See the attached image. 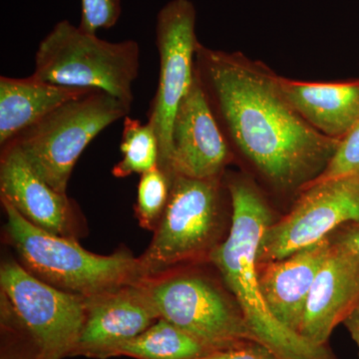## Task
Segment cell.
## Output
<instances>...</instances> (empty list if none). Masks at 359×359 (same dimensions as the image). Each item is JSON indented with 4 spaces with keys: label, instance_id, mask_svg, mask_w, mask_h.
<instances>
[{
    "label": "cell",
    "instance_id": "4fadbf2b",
    "mask_svg": "<svg viewBox=\"0 0 359 359\" xmlns=\"http://www.w3.org/2000/svg\"><path fill=\"white\" fill-rule=\"evenodd\" d=\"M0 194L1 200L34 226L74 238L76 209L72 201L40 178L20 151L11 145L1 147Z\"/></svg>",
    "mask_w": 359,
    "mask_h": 359
},
{
    "label": "cell",
    "instance_id": "44dd1931",
    "mask_svg": "<svg viewBox=\"0 0 359 359\" xmlns=\"http://www.w3.org/2000/svg\"><path fill=\"white\" fill-rule=\"evenodd\" d=\"M346 176L359 177V124L340 141L327 169L313 183Z\"/></svg>",
    "mask_w": 359,
    "mask_h": 359
},
{
    "label": "cell",
    "instance_id": "d4e9b609",
    "mask_svg": "<svg viewBox=\"0 0 359 359\" xmlns=\"http://www.w3.org/2000/svg\"><path fill=\"white\" fill-rule=\"evenodd\" d=\"M332 242L359 257V223L344 224Z\"/></svg>",
    "mask_w": 359,
    "mask_h": 359
},
{
    "label": "cell",
    "instance_id": "603a6c76",
    "mask_svg": "<svg viewBox=\"0 0 359 359\" xmlns=\"http://www.w3.org/2000/svg\"><path fill=\"white\" fill-rule=\"evenodd\" d=\"M201 359H278L261 344H247L226 351H215Z\"/></svg>",
    "mask_w": 359,
    "mask_h": 359
},
{
    "label": "cell",
    "instance_id": "9c48e42d",
    "mask_svg": "<svg viewBox=\"0 0 359 359\" xmlns=\"http://www.w3.org/2000/svg\"><path fill=\"white\" fill-rule=\"evenodd\" d=\"M197 13L190 0H171L156 20V45L159 52V82L147 117L157 134L159 166L171 173L172 129L177 110L195 80Z\"/></svg>",
    "mask_w": 359,
    "mask_h": 359
},
{
    "label": "cell",
    "instance_id": "8fae6325",
    "mask_svg": "<svg viewBox=\"0 0 359 359\" xmlns=\"http://www.w3.org/2000/svg\"><path fill=\"white\" fill-rule=\"evenodd\" d=\"M140 282L86 297L84 325L72 356L115 358L123 344L159 320Z\"/></svg>",
    "mask_w": 359,
    "mask_h": 359
},
{
    "label": "cell",
    "instance_id": "52a82bcc",
    "mask_svg": "<svg viewBox=\"0 0 359 359\" xmlns=\"http://www.w3.org/2000/svg\"><path fill=\"white\" fill-rule=\"evenodd\" d=\"M140 283L160 318L192 335L212 353L257 344L238 304L204 276L168 271Z\"/></svg>",
    "mask_w": 359,
    "mask_h": 359
},
{
    "label": "cell",
    "instance_id": "5bb4252c",
    "mask_svg": "<svg viewBox=\"0 0 359 359\" xmlns=\"http://www.w3.org/2000/svg\"><path fill=\"white\" fill-rule=\"evenodd\" d=\"M359 306V257L332 244L316 276L299 334L309 344L325 346L340 323Z\"/></svg>",
    "mask_w": 359,
    "mask_h": 359
},
{
    "label": "cell",
    "instance_id": "5b68a950",
    "mask_svg": "<svg viewBox=\"0 0 359 359\" xmlns=\"http://www.w3.org/2000/svg\"><path fill=\"white\" fill-rule=\"evenodd\" d=\"M1 327L23 340L40 359L72 356L83 327L86 297L52 287L15 259L0 269Z\"/></svg>",
    "mask_w": 359,
    "mask_h": 359
},
{
    "label": "cell",
    "instance_id": "cb8c5ba5",
    "mask_svg": "<svg viewBox=\"0 0 359 359\" xmlns=\"http://www.w3.org/2000/svg\"><path fill=\"white\" fill-rule=\"evenodd\" d=\"M0 359H40L29 346L11 332L2 330Z\"/></svg>",
    "mask_w": 359,
    "mask_h": 359
},
{
    "label": "cell",
    "instance_id": "277c9868",
    "mask_svg": "<svg viewBox=\"0 0 359 359\" xmlns=\"http://www.w3.org/2000/svg\"><path fill=\"white\" fill-rule=\"evenodd\" d=\"M140 54L135 40L106 41L62 20L40 42L32 75L60 86L102 90L132 107Z\"/></svg>",
    "mask_w": 359,
    "mask_h": 359
},
{
    "label": "cell",
    "instance_id": "ba28073f",
    "mask_svg": "<svg viewBox=\"0 0 359 359\" xmlns=\"http://www.w3.org/2000/svg\"><path fill=\"white\" fill-rule=\"evenodd\" d=\"M222 178L199 180L173 175L169 201L148 249L139 259L144 278L168 273L208 252L221 212Z\"/></svg>",
    "mask_w": 359,
    "mask_h": 359
},
{
    "label": "cell",
    "instance_id": "e0dca14e",
    "mask_svg": "<svg viewBox=\"0 0 359 359\" xmlns=\"http://www.w3.org/2000/svg\"><path fill=\"white\" fill-rule=\"evenodd\" d=\"M93 89L72 88L26 78L0 77V146L72 99Z\"/></svg>",
    "mask_w": 359,
    "mask_h": 359
},
{
    "label": "cell",
    "instance_id": "2e32d148",
    "mask_svg": "<svg viewBox=\"0 0 359 359\" xmlns=\"http://www.w3.org/2000/svg\"><path fill=\"white\" fill-rule=\"evenodd\" d=\"M280 84L297 112L328 138L341 141L359 124V80L306 82L280 76Z\"/></svg>",
    "mask_w": 359,
    "mask_h": 359
},
{
    "label": "cell",
    "instance_id": "484cf974",
    "mask_svg": "<svg viewBox=\"0 0 359 359\" xmlns=\"http://www.w3.org/2000/svg\"><path fill=\"white\" fill-rule=\"evenodd\" d=\"M344 325L351 334V337L359 348V306L353 309V313L344 320Z\"/></svg>",
    "mask_w": 359,
    "mask_h": 359
},
{
    "label": "cell",
    "instance_id": "ac0fdd59",
    "mask_svg": "<svg viewBox=\"0 0 359 359\" xmlns=\"http://www.w3.org/2000/svg\"><path fill=\"white\" fill-rule=\"evenodd\" d=\"M212 353L202 342L164 318L118 349L116 356L136 359H201Z\"/></svg>",
    "mask_w": 359,
    "mask_h": 359
},
{
    "label": "cell",
    "instance_id": "7a4b0ae2",
    "mask_svg": "<svg viewBox=\"0 0 359 359\" xmlns=\"http://www.w3.org/2000/svg\"><path fill=\"white\" fill-rule=\"evenodd\" d=\"M226 189L233 210L231 231L226 241L211 250L209 259L235 297L257 344L278 359H334L327 347L309 344L269 311L259 287L257 254L273 224L271 208L250 179L233 177L226 181Z\"/></svg>",
    "mask_w": 359,
    "mask_h": 359
},
{
    "label": "cell",
    "instance_id": "7402d4cb",
    "mask_svg": "<svg viewBox=\"0 0 359 359\" xmlns=\"http://www.w3.org/2000/svg\"><path fill=\"white\" fill-rule=\"evenodd\" d=\"M121 13L120 0H82V18L79 27L96 34L99 28H111Z\"/></svg>",
    "mask_w": 359,
    "mask_h": 359
},
{
    "label": "cell",
    "instance_id": "7c38bea8",
    "mask_svg": "<svg viewBox=\"0 0 359 359\" xmlns=\"http://www.w3.org/2000/svg\"><path fill=\"white\" fill-rule=\"evenodd\" d=\"M231 158L228 142L195 73L192 86L175 116L171 173L199 180L222 178Z\"/></svg>",
    "mask_w": 359,
    "mask_h": 359
},
{
    "label": "cell",
    "instance_id": "3957f363",
    "mask_svg": "<svg viewBox=\"0 0 359 359\" xmlns=\"http://www.w3.org/2000/svg\"><path fill=\"white\" fill-rule=\"evenodd\" d=\"M6 238L32 276L56 289L88 297L143 280L138 257L121 250L110 256L93 254L73 238L42 230L1 200Z\"/></svg>",
    "mask_w": 359,
    "mask_h": 359
},
{
    "label": "cell",
    "instance_id": "8992f818",
    "mask_svg": "<svg viewBox=\"0 0 359 359\" xmlns=\"http://www.w3.org/2000/svg\"><path fill=\"white\" fill-rule=\"evenodd\" d=\"M131 108L93 89L59 106L6 145L18 148L40 178L66 194L80 155L97 135L128 116Z\"/></svg>",
    "mask_w": 359,
    "mask_h": 359
},
{
    "label": "cell",
    "instance_id": "d6986e66",
    "mask_svg": "<svg viewBox=\"0 0 359 359\" xmlns=\"http://www.w3.org/2000/svg\"><path fill=\"white\" fill-rule=\"evenodd\" d=\"M122 159L112 170L116 178H126L132 174H144L159 166L160 146L152 125L126 116L123 122L120 144Z\"/></svg>",
    "mask_w": 359,
    "mask_h": 359
},
{
    "label": "cell",
    "instance_id": "6da1fadb",
    "mask_svg": "<svg viewBox=\"0 0 359 359\" xmlns=\"http://www.w3.org/2000/svg\"><path fill=\"white\" fill-rule=\"evenodd\" d=\"M195 73L231 154L247 161L275 192H302L327 169L340 141L304 119L269 66L199 41Z\"/></svg>",
    "mask_w": 359,
    "mask_h": 359
},
{
    "label": "cell",
    "instance_id": "30bf717a",
    "mask_svg": "<svg viewBox=\"0 0 359 359\" xmlns=\"http://www.w3.org/2000/svg\"><path fill=\"white\" fill-rule=\"evenodd\" d=\"M351 223H359V177L311 184L302 191L289 214L266 229L257 263L285 259Z\"/></svg>",
    "mask_w": 359,
    "mask_h": 359
},
{
    "label": "cell",
    "instance_id": "ffe728a7",
    "mask_svg": "<svg viewBox=\"0 0 359 359\" xmlns=\"http://www.w3.org/2000/svg\"><path fill=\"white\" fill-rule=\"evenodd\" d=\"M172 178L173 175L160 166L141 175L135 211L144 228L150 231L157 229L169 201Z\"/></svg>",
    "mask_w": 359,
    "mask_h": 359
},
{
    "label": "cell",
    "instance_id": "9a60e30c",
    "mask_svg": "<svg viewBox=\"0 0 359 359\" xmlns=\"http://www.w3.org/2000/svg\"><path fill=\"white\" fill-rule=\"evenodd\" d=\"M332 240L325 238L278 261L257 263L266 306L280 325L299 334L316 276L327 259Z\"/></svg>",
    "mask_w": 359,
    "mask_h": 359
}]
</instances>
